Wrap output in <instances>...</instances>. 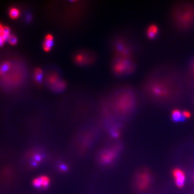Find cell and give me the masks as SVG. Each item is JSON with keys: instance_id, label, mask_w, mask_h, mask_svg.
Returning <instances> with one entry per match:
<instances>
[{"instance_id": "4", "label": "cell", "mask_w": 194, "mask_h": 194, "mask_svg": "<svg viewBox=\"0 0 194 194\" xmlns=\"http://www.w3.org/2000/svg\"><path fill=\"white\" fill-rule=\"evenodd\" d=\"M114 70L116 73H128L134 70V65L126 58H122L116 62Z\"/></svg>"}, {"instance_id": "14", "label": "cell", "mask_w": 194, "mask_h": 194, "mask_svg": "<svg viewBox=\"0 0 194 194\" xmlns=\"http://www.w3.org/2000/svg\"><path fill=\"white\" fill-rule=\"evenodd\" d=\"M87 58V56L85 54H78L75 56V61L78 64H83L87 63L88 59L85 58Z\"/></svg>"}, {"instance_id": "18", "label": "cell", "mask_w": 194, "mask_h": 194, "mask_svg": "<svg viewBox=\"0 0 194 194\" xmlns=\"http://www.w3.org/2000/svg\"><path fill=\"white\" fill-rule=\"evenodd\" d=\"M34 77L36 82L38 83L42 82V79L43 78V71L41 68H37L35 70Z\"/></svg>"}, {"instance_id": "13", "label": "cell", "mask_w": 194, "mask_h": 194, "mask_svg": "<svg viewBox=\"0 0 194 194\" xmlns=\"http://www.w3.org/2000/svg\"><path fill=\"white\" fill-rule=\"evenodd\" d=\"M171 118L174 121L178 122L184 120L182 115V112L178 109H174L171 113Z\"/></svg>"}, {"instance_id": "2", "label": "cell", "mask_w": 194, "mask_h": 194, "mask_svg": "<svg viewBox=\"0 0 194 194\" xmlns=\"http://www.w3.org/2000/svg\"><path fill=\"white\" fill-rule=\"evenodd\" d=\"M170 19L173 25L178 30H190L194 26V2H177L170 11Z\"/></svg>"}, {"instance_id": "16", "label": "cell", "mask_w": 194, "mask_h": 194, "mask_svg": "<svg viewBox=\"0 0 194 194\" xmlns=\"http://www.w3.org/2000/svg\"><path fill=\"white\" fill-rule=\"evenodd\" d=\"M9 15L11 18L16 19L20 15V11L17 8L13 7L10 8L9 11Z\"/></svg>"}, {"instance_id": "17", "label": "cell", "mask_w": 194, "mask_h": 194, "mask_svg": "<svg viewBox=\"0 0 194 194\" xmlns=\"http://www.w3.org/2000/svg\"><path fill=\"white\" fill-rule=\"evenodd\" d=\"M11 64L9 62H5L0 66V75H4L10 68Z\"/></svg>"}, {"instance_id": "15", "label": "cell", "mask_w": 194, "mask_h": 194, "mask_svg": "<svg viewBox=\"0 0 194 194\" xmlns=\"http://www.w3.org/2000/svg\"><path fill=\"white\" fill-rule=\"evenodd\" d=\"M60 80H59V77L57 76V75L55 74V73H52V74L49 75L48 76V83L50 84L51 86H52V87L55 85H56Z\"/></svg>"}, {"instance_id": "9", "label": "cell", "mask_w": 194, "mask_h": 194, "mask_svg": "<svg viewBox=\"0 0 194 194\" xmlns=\"http://www.w3.org/2000/svg\"><path fill=\"white\" fill-rule=\"evenodd\" d=\"M10 35V28L0 23V47L4 45L5 42L8 40Z\"/></svg>"}, {"instance_id": "8", "label": "cell", "mask_w": 194, "mask_h": 194, "mask_svg": "<svg viewBox=\"0 0 194 194\" xmlns=\"http://www.w3.org/2000/svg\"><path fill=\"white\" fill-rule=\"evenodd\" d=\"M50 182V180L49 177L43 175L34 178L32 181V184L35 187L44 189L48 187Z\"/></svg>"}, {"instance_id": "19", "label": "cell", "mask_w": 194, "mask_h": 194, "mask_svg": "<svg viewBox=\"0 0 194 194\" xmlns=\"http://www.w3.org/2000/svg\"><path fill=\"white\" fill-rule=\"evenodd\" d=\"M8 41L9 42V43H10V44L14 45L16 44H17V38L15 36L11 35L10 36V37L8 38Z\"/></svg>"}, {"instance_id": "20", "label": "cell", "mask_w": 194, "mask_h": 194, "mask_svg": "<svg viewBox=\"0 0 194 194\" xmlns=\"http://www.w3.org/2000/svg\"><path fill=\"white\" fill-rule=\"evenodd\" d=\"M182 115H183V117L184 119L185 120L187 119V118H190V113L189 112H188V111H183L182 112Z\"/></svg>"}, {"instance_id": "12", "label": "cell", "mask_w": 194, "mask_h": 194, "mask_svg": "<svg viewBox=\"0 0 194 194\" xmlns=\"http://www.w3.org/2000/svg\"><path fill=\"white\" fill-rule=\"evenodd\" d=\"M187 80V82L190 83L191 85H194V59L191 61L189 65L188 76Z\"/></svg>"}, {"instance_id": "6", "label": "cell", "mask_w": 194, "mask_h": 194, "mask_svg": "<svg viewBox=\"0 0 194 194\" xmlns=\"http://www.w3.org/2000/svg\"><path fill=\"white\" fill-rule=\"evenodd\" d=\"M116 150L114 148L106 150L102 152L100 156V161L104 164L111 163L116 156Z\"/></svg>"}, {"instance_id": "1", "label": "cell", "mask_w": 194, "mask_h": 194, "mask_svg": "<svg viewBox=\"0 0 194 194\" xmlns=\"http://www.w3.org/2000/svg\"><path fill=\"white\" fill-rule=\"evenodd\" d=\"M187 79L176 69L161 65L147 75L142 86L144 97L157 104H168L180 99L186 90Z\"/></svg>"}, {"instance_id": "3", "label": "cell", "mask_w": 194, "mask_h": 194, "mask_svg": "<svg viewBox=\"0 0 194 194\" xmlns=\"http://www.w3.org/2000/svg\"><path fill=\"white\" fill-rule=\"evenodd\" d=\"M136 97L133 92L127 91L121 96L118 108L121 112L125 113L130 112L136 104Z\"/></svg>"}, {"instance_id": "11", "label": "cell", "mask_w": 194, "mask_h": 194, "mask_svg": "<svg viewBox=\"0 0 194 194\" xmlns=\"http://www.w3.org/2000/svg\"><path fill=\"white\" fill-rule=\"evenodd\" d=\"M159 28L155 24H151L147 29L146 34L147 37L150 39H154L158 34Z\"/></svg>"}, {"instance_id": "10", "label": "cell", "mask_w": 194, "mask_h": 194, "mask_svg": "<svg viewBox=\"0 0 194 194\" xmlns=\"http://www.w3.org/2000/svg\"><path fill=\"white\" fill-rule=\"evenodd\" d=\"M54 37L51 34L47 35L43 43V48L46 52L50 51L54 45Z\"/></svg>"}, {"instance_id": "5", "label": "cell", "mask_w": 194, "mask_h": 194, "mask_svg": "<svg viewBox=\"0 0 194 194\" xmlns=\"http://www.w3.org/2000/svg\"><path fill=\"white\" fill-rule=\"evenodd\" d=\"M151 175L150 173L146 171H143L140 173L136 176V186L139 190H144L150 186L151 183Z\"/></svg>"}, {"instance_id": "21", "label": "cell", "mask_w": 194, "mask_h": 194, "mask_svg": "<svg viewBox=\"0 0 194 194\" xmlns=\"http://www.w3.org/2000/svg\"><path fill=\"white\" fill-rule=\"evenodd\" d=\"M61 169H62V170H65V169H66V167H65V166H61Z\"/></svg>"}, {"instance_id": "7", "label": "cell", "mask_w": 194, "mask_h": 194, "mask_svg": "<svg viewBox=\"0 0 194 194\" xmlns=\"http://www.w3.org/2000/svg\"><path fill=\"white\" fill-rule=\"evenodd\" d=\"M175 184L178 188H182L184 186L186 175L184 171L179 168H175L173 171Z\"/></svg>"}]
</instances>
